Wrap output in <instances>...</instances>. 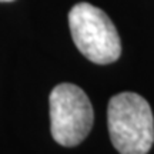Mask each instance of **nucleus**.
<instances>
[{"label": "nucleus", "instance_id": "f257e3e1", "mask_svg": "<svg viewBox=\"0 0 154 154\" xmlns=\"http://www.w3.org/2000/svg\"><path fill=\"white\" fill-rule=\"evenodd\" d=\"M107 126L111 143L120 154H147L154 143L153 111L137 93L126 91L111 97Z\"/></svg>", "mask_w": 154, "mask_h": 154}, {"label": "nucleus", "instance_id": "f03ea898", "mask_svg": "<svg viewBox=\"0 0 154 154\" xmlns=\"http://www.w3.org/2000/svg\"><path fill=\"white\" fill-rule=\"evenodd\" d=\"M69 26L76 47L90 61L109 64L120 57V36L101 9L90 3H77L69 13Z\"/></svg>", "mask_w": 154, "mask_h": 154}, {"label": "nucleus", "instance_id": "7ed1b4c3", "mask_svg": "<svg viewBox=\"0 0 154 154\" xmlns=\"http://www.w3.org/2000/svg\"><path fill=\"white\" fill-rule=\"evenodd\" d=\"M50 130L56 143L64 147L79 146L93 127L94 113L90 99L72 83L57 84L49 96Z\"/></svg>", "mask_w": 154, "mask_h": 154}, {"label": "nucleus", "instance_id": "20e7f679", "mask_svg": "<svg viewBox=\"0 0 154 154\" xmlns=\"http://www.w3.org/2000/svg\"><path fill=\"white\" fill-rule=\"evenodd\" d=\"M2 3H9V2H14V0H0Z\"/></svg>", "mask_w": 154, "mask_h": 154}]
</instances>
